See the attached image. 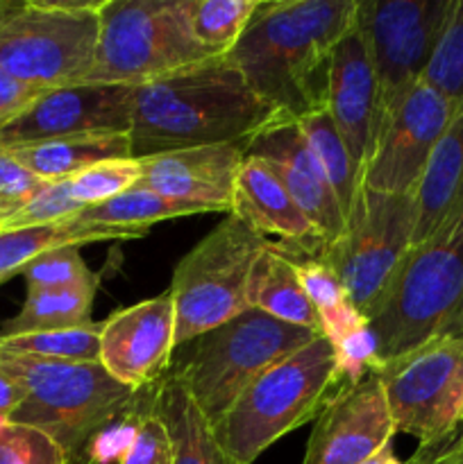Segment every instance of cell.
Listing matches in <instances>:
<instances>
[{
  "mask_svg": "<svg viewBox=\"0 0 463 464\" xmlns=\"http://www.w3.org/2000/svg\"><path fill=\"white\" fill-rule=\"evenodd\" d=\"M357 0H259L227 57L280 118L327 109L331 54L352 30Z\"/></svg>",
  "mask_w": 463,
  "mask_h": 464,
  "instance_id": "obj_1",
  "label": "cell"
},
{
  "mask_svg": "<svg viewBox=\"0 0 463 464\" xmlns=\"http://www.w3.org/2000/svg\"><path fill=\"white\" fill-rule=\"evenodd\" d=\"M277 116L230 57H212L162 80L134 86V159L202 145H243Z\"/></svg>",
  "mask_w": 463,
  "mask_h": 464,
  "instance_id": "obj_2",
  "label": "cell"
},
{
  "mask_svg": "<svg viewBox=\"0 0 463 464\" xmlns=\"http://www.w3.org/2000/svg\"><path fill=\"white\" fill-rule=\"evenodd\" d=\"M377 367L431 340L463 335V211L411 245L368 317Z\"/></svg>",
  "mask_w": 463,
  "mask_h": 464,
  "instance_id": "obj_3",
  "label": "cell"
},
{
  "mask_svg": "<svg viewBox=\"0 0 463 464\" xmlns=\"http://www.w3.org/2000/svg\"><path fill=\"white\" fill-rule=\"evenodd\" d=\"M0 372L25 392L7 421L48 435L68 464H86L100 429L121 415L139 390L123 385L100 362H64L0 349Z\"/></svg>",
  "mask_w": 463,
  "mask_h": 464,
  "instance_id": "obj_4",
  "label": "cell"
},
{
  "mask_svg": "<svg viewBox=\"0 0 463 464\" xmlns=\"http://www.w3.org/2000/svg\"><path fill=\"white\" fill-rule=\"evenodd\" d=\"M316 331L291 326L257 308L175 347L171 374L212 421H221L241 394L281 358L316 340Z\"/></svg>",
  "mask_w": 463,
  "mask_h": 464,
  "instance_id": "obj_5",
  "label": "cell"
},
{
  "mask_svg": "<svg viewBox=\"0 0 463 464\" xmlns=\"http://www.w3.org/2000/svg\"><path fill=\"white\" fill-rule=\"evenodd\" d=\"M339 388L336 353L325 335L263 372L221 421L218 442L239 464H252L268 447L311 421Z\"/></svg>",
  "mask_w": 463,
  "mask_h": 464,
  "instance_id": "obj_6",
  "label": "cell"
},
{
  "mask_svg": "<svg viewBox=\"0 0 463 464\" xmlns=\"http://www.w3.org/2000/svg\"><path fill=\"white\" fill-rule=\"evenodd\" d=\"M193 0H103L95 68L86 84L141 86L213 54L191 25Z\"/></svg>",
  "mask_w": 463,
  "mask_h": 464,
  "instance_id": "obj_7",
  "label": "cell"
},
{
  "mask_svg": "<svg viewBox=\"0 0 463 464\" xmlns=\"http://www.w3.org/2000/svg\"><path fill=\"white\" fill-rule=\"evenodd\" d=\"M98 39L100 3H14L0 23V68L39 91L86 84Z\"/></svg>",
  "mask_w": 463,
  "mask_h": 464,
  "instance_id": "obj_8",
  "label": "cell"
},
{
  "mask_svg": "<svg viewBox=\"0 0 463 464\" xmlns=\"http://www.w3.org/2000/svg\"><path fill=\"white\" fill-rule=\"evenodd\" d=\"M271 245L234 213L213 227L172 272L175 347L225 324L250 308L252 267Z\"/></svg>",
  "mask_w": 463,
  "mask_h": 464,
  "instance_id": "obj_9",
  "label": "cell"
},
{
  "mask_svg": "<svg viewBox=\"0 0 463 464\" xmlns=\"http://www.w3.org/2000/svg\"><path fill=\"white\" fill-rule=\"evenodd\" d=\"M452 7L454 0H357L352 27L377 82L372 134L422 82Z\"/></svg>",
  "mask_w": 463,
  "mask_h": 464,
  "instance_id": "obj_10",
  "label": "cell"
},
{
  "mask_svg": "<svg viewBox=\"0 0 463 464\" xmlns=\"http://www.w3.org/2000/svg\"><path fill=\"white\" fill-rule=\"evenodd\" d=\"M384 385L395 433L438 451L458 438L463 421V335L431 340L375 370Z\"/></svg>",
  "mask_w": 463,
  "mask_h": 464,
  "instance_id": "obj_11",
  "label": "cell"
},
{
  "mask_svg": "<svg viewBox=\"0 0 463 464\" xmlns=\"http://www.w3.org/2000/svg\"><path fill=\"white\" fill-rule=\"evenodd\" d=\"M413 225V195L377 193L361 186L340 236L318 252L366 322L398 263L411 249Z\"/></svg>",
  "mask_w": 463,
  "mask_h": 464,
  "instance_id": "obj_12",
  "label": "cell"
},
{
  "mask_svg": "<svg viewBox=\"0 0 463 464\" xmlns=\"http://www.w3.org/2000/svg\"><path fill=\"white\" fill-rule=\"evenodd\" d=\"M454 111L457 107L434 86L418 82L372 134L361 186L389 195L416 193Z\"/></svg>",
  "mask_w": 463,
  "mask_h": 464,
  "instance_id": "obj_13",
  "label": "cell"
},
{
  "mask_svg": "<svg viewBox=\"0 0 463 464\" xmlns=\"http://www.w3.org/2000/svg\"><path fill=\"white\" fill-rule=\"evenodd\" d=\"M134 86L75 84L44 91L0 127V150L82 134H130Z\"/></svg>",
  "mask_w": 463,
  "mask_h": 464,
  "instance_id": "obj_14",
  "label": "cell"
},
{
  "mask_svg": "<svg viewBox=\"0 0 463 464\" xmlns=\"http://www.w3.org/2000/svg\"><path fill=\"white\" fill-rule=\"evenodd\" d=\"M395 424L379 376L340 383L309 435L302 464H361L393 442Z\"/></svg>",
  "mask_w": 463,
  "mask_h": 464,
  "instance_id": "obj_15",
  "label": "cell"
},
{
  "mask_svg": "<svg viewBox=\"0 0 463 464\" xmlns=\"http://www.w3.org/2000/svg\"><path fill=\"white\" fill-rule=\"evenodd\" d=\"M175 353V304L171 293L121 308L100 322V365L130 388L154 385Z\"/></svg>",
  "mask_w": 463,
  "mask_h": 464,
  "instance_id": "obj_16",
  "label": "cell"
},
{
  "mask_svg": "<svg viewBox=\"0 0 463 464\" xmlns=\"http://www.w3.org/2000/svg\"><path fill=\"white\" fill-rule=\"evenodd\" d=\"M141 188L202 213H232L243 145H202L141 157Z\"/></svg>",
  "mask_w": 463,
  "mask_h": 464,
  "instance_id": "obj_17",
  "label": "cell"
},
{
  "mask_svg": "<svg viewBox=\"0 0 463 464\" xmlns=\"http://www.w3.org/2000/svg\"><path fill=\"white\" fill-rule=\"evenodd\" d=\"M245 157H257L272 168L291 198L309 218L322 243H331L345 227L343 211L325 170L309 148L298 121L275 118L271 125L252 136L243 148Z\"/></svg>",
  "mask_w": 463,
  "mask_h": 464,
  "instance_id": "obj_18",
  "label": "cell"
},
{
  "mask_svg": "<svg viewBox=\"0 0 463 464\" xmlns=\"http://www.w3.org/2000/svg\"><path fill=\"white\" fill-rule=\"evenodd\" d=\"M375 104V72H372L366 48L352 27L336 44L334 54H331L327 111L359 170L366 163L368 150H370Z\"/></svg>",
  "mask_w": 463,
  "mask_h": 464,
  "instance_id": "obj_19",
  "label": "cell"
},
{
  "mask_svg": "<svg viewBox=\"0 0 463 464\" xmlns=\"http://www.w3.org/2000/svg\"><path fill=\"white\" fill-rule=\"evenodd\" d=\"M232 213L261 236H280L300 249H320L322 238L266 161L245 157L236 177Z\"/></svg>",
  "mask_w": 463,
  "mask_h": 464,
  "instance_id": "obj_20",
  "label": "cell"
},
{
  "mask_svg": "<svg viewBox=\"0 0 463 464\" xmlns=\"http://www.w3.org/2000/svg\"><path fill=\"white\" fill-rule=\"evenodd\" d=\"M413 202L416 225L411 245L431 238L463 211V104L436 143Z\"/></svg>",
  "mask_w": 463,
  "mask_h": 464,
  "instance_id": "obj_21",
  "label": "cell"
},
{
  "mask_svg": "<svg viewBox=\"0 0 463 464\" xmlns=\"http://www.w3.org/2000/svg\"><path fill=\"white\" fill-rule=\"evenodd\" d=\"M154 417L166 426L172 464H239L227 456L212 421L171 372L157 383Z\"/></svg>",
  "mask_w": 463,
  "mask_h": 464,
  "instance_id": "obj_22",
  "label": "cell"
},
{
  "mask_svg": "<svg viewBox=\"0 0 463 464\" xmlns=\"http://www.w3.org/2000/svg\"><path fill=\"white\" fill-rule=\"evenodd\" d=\"M250 308L266 313L291 326L322 334L320 317L300 281L295 263L271 243L257 258L248 284Z\"/></svg>",
  "mask_w": 463,
  "mask_h": 464,
  "instance_id": "obj_23",
  "label": "cell"
},
{
  "mask_svg": "<svg viewBox=\"0 0 463 464\" xmlns=\"http://www.w3.org/2000/svg\"><path fill=\"white\" fill-rule=\"evenodd\" d=\"M44 181H59L113 159H132L130 134H82L9 150Z\"/></svg>",
  "mask_w": 463,
  "mask_h": 464,
  "instance_id": "obj_24",
  "label": "cell"
},
{
  "mask_svg": "<svg viewBox=\"0 0 463 464\" xmlns=\"http://www.w3.org/2000/svg\"><path fill=\"white\" fill-rule=\"evenodd\" d=\"M280 249L295 263L300 281H302L304 290H307L309 299H311L313 308L320 317L322 335L330 340L331 347L348 340L350 335H354L368 324L366 317L354 308L352 299L348 297L339 276L320 258V254H318L320 249H302L304 256L289 252L284 245H280Z\"/></svg>",
  "mask_w": 463,
  "mask_h": 464,
  "instance_id": "obj_25",
  "label": "cell"
},
{
  "mask_svg": "<svg viewBox=\"0 0 463 464\" xmlns=\"http://www.w3.org/2000/svg\"><path fill=\"white\" fill-rule=\"evenodd\" d=\"M100 240H134V236L127 231L80 222L75 218L54 222V225L0 229V279L21 275V270L32 258L48 249L66 247V245L82 247L86 243H100Z\"/></svg>",
  "mask_w": 463,
  "mask_h": 464,
  "instance_id": "obj_26",
  "label": "cell"
},
{
  "mask_svg": "<svg viewBox=\"0 0 463 464\" xmlns=\"http://www.w3.org/2000/svg\"><path fill=\"white\" fill-rule=\"evenodd\" d=\"M100 279L89 284L73 285V288L57 290H27L21 311L12 320L3 322L0 335L45 334V331H66L94 324L91 308H94L95 290Z\"/></svg>",
  "mask_w": 463,
  "mask_h": 464,
  "instance_id": "obj_27",
  "label": "cell"
},
{
  "mask_svg": "<svg viewBox=\"0 0 463 464\" xmlns=\"http://www.w3.org/2000/svg\"><path fill=\"white\" fill-rule=\"evenodd\" d=\"M200 213H202L200 208L172 202V199L163 198V195L134 186V188L125 190L118 198L82 208L75 216V220L98 227H109V229L127 231L134 238H143L150 231V227L157 225V222L175 220V218L186 216H200Z\"/></svg>",
  "mask_w": 463,
  "mask_h": 464,
  "instance_id": "obj_28",
  "label": "cell"
},
{
  "mask_svg": "<svg viewBox=\"0 0 463 464\" xmlns=\"http://www.w3.org/2000/svg\"><path fill=\"white\" fill-rule=\"evenodd\" d=\"M298 125L311 152L316 154L318 163L325 170L327 181H330L331 190L339 198L340 211H343L345 218L354 198H357L359 188H361V170L354 166L352 157H350L348 148H345L343 139H340L327 109L307 113V116L300 118Z\"/></svg>",
  "mask_w": 463,
  "mask_h": 464,
  "instance_id": "obj_29",
  "label": "cell"
},
{
  "mask_svg": "<svg viewBox=\"0 0 463 464\" xmlns=\"http://www.w3.org/2000/svg\"><path fill=\"white\" fill-rule=\"evenodd\" d=\"M259 0H193L191 25L213 57H227L243 36Z\"/></svg>",
  "mask_w": 463,
  "mask_h": 464,
  "instance_id": "obj_30",
  "label": "cell"
},
{
  "mask_svg": "<svg viewBox=\"0 0 463 464\" xmlns=\"http://www.w3.org/2000/svg\"><path fill=\"white\" fill-rule=\"evenodd\" d=\"M0 349L21 356L45 358V361L64 362H100V324L66 331H45V334H27L3 338Z\"/></svg>",
  "mask_w": 463,
  "mask_h": 464,
  "instance_id": "obj_31",
  "label": "cell"
},
{
  "mask_svg": "<svg viewBox=\"0 0 463 464\" xmlns=\"http://www.w3.org/2000/svg\"><path fill=\"white\" fill-rule=\"evenodd\" d=\"M422 82L434 86L457 109L463 104V0H454L448 25Z\"/></svg>",
  "mask_w": 463,
  "mask_h": 464,
  "instance_id": "obj_32",
  "label": "cell"
},
{
  "mask_svg": "<svg viewBox=\"0 0 463 464\" xmlns=\"http://www.w3.org/2000/svg\"><path fill=\"white\" fill-rule=\"evenodd\" d=\"M141 179L139 159H113V161L95 163L77 175L66 177L71 195L82 207L107 202L125 190L134 188Z\"/></svg>",
  "mask_w": 463,
  "mask_h": 464,
  "instance_id": "obj_33",
  "label": "cell"
},
{
  "mask_svg": "<svg viewBox=\"0 0 463 464\" xmlns=\"http://www.w3.org/2000/svg\"><path fill=\"white\" fill-rule=\"evenodd\" d=\"M21 276L25 279L27 290L73 288V285L98 279V275H94L84 263L77 245H66V247L39 254L23 267Z\"/></svg>",
  "mask_w": 463,
  "mask_h": 464,
  "instance_id": "obj_34",
  "label": "cell"
},
{
  "mask_svg": "<svg viewBox=\"0 0 463 464\" xmlns=\"http://www.w3.org/2000/svg\"><path fill=\"white\" fill-rule=\"evenodd\" d=\"M82 208L84 207L73 198L66 179L48 181L45 188L30 204H25L21 211L14 213L9 220H5L0 229H23V227H41L73 220Z\"/></svg>",
  "mask_w": 463,
  "mask_h": 464,
  "instance_id": "obj_35",
  "label": "cell"
},
{
  "mask_svg": "<svg viewBox=\"0 0 463 464\" xmlns=\"http://www.w3.org/2000/svg\"><path fill=\"white\" fill-rule=\"evenodd\" d=\"M0 464H68L62 449L41 430L5 421L0 426Z\"/></svg>",
  "mask_w": 463,
  "mask_h": 464,
  "instance_id": "obj_36",
  "label": "cell"
},
{
  "mask_svg": "<svg viewBox=\"0 0 463 464\" xmlns=\"http://www.w3.org/2000/svg\"><path fill=\"white\" fill-rule=\"evenodd\" d=\"M48 181L27 170L9 150H0V225L30 204Z\"/></svg>",
  "mask_w": 463,
  "mask_h": 464,
  "instance_id": "obj_37",
  "label": "cell"
},
{
  "mask_svg": "<svg viewBox=\"0 0 463 464\" xmlns=\"http://www.w3.org/2000/svg\"><path fill=\"white\" fill-rule=\"evenodd\" d=\"M118 464H172L171 440H168L166 426L154 417H145L139 426L134 444Z\"/></svg>",
  "mask_w": 463,
  "mask_h": 464,
  "instance_id": "obj_38",
  "label": "cell"
},
{
  "mask_svg": "<svg viewBox=\"0 0 463 464\" xmlns=\"http://www.w3.org/2000/svg\"><path fill=\"white\" fill-rule=\"evenodd\" d=\"M44 91L32 89V86L23 84V82L14 80L9 72L0 68V127L7 125L12 118H16L27 104L34 102Z\"/></svg>",
  "mask_w": 463,
  "mask_h": 464,
  "instance_id": "obj_39",
  "label": "cell"
},
{
  "mask_svg": "<svg viewBox=\"0 0 463 464\" xmlns=\"http://www.w3.org/2000/svg\"><path fill=\"white\" fill-rule=\"evenodd\" d=\"M23 399H25V392L21 385L0 372V420H9L12 412L21 406Z\"/></svg>",
  "mask_w": 463,
  "mask_h": 464,
  "instance_id": "obj_40",
  "label": "cell"
},
{
  "mask_svg": "<svg viewBox=\"0 0 463 464\" xmlns=\"http://www.w3.org/2000/svg\"><path fill=\"white\" fill-rule=\"evenodd\" d=\"M429 464H463V442L452 440L448 447L438 451H429Z\"/></svg>",
  "mask_w": 463,
  "mask_h": 464,
  "instance_id": "obj_41",
  "label": "cell"
},
{
  "mask_svg": "<svg viewBox=\"0 0 463 464\" xmlns=\"http://www.w3.org/2000/svg\"><path fill=\"white\" fill-rule=\"evenodd\" d=\"M361 464H411V460H409V462L399 460V458L395 456V451H393V442H390V444H386L384 449H379L375 456H370L366 462H361Z\"/></svg>",
  "mask_w": 463,
  "mask_h": 464,
  "instance_id": "obj_42",
  "label": "cell"
},
{
  "mask_svg": "<svg viewBox=\"0 0 463 464\" xmlns=\"http://www.w3.org/2000/svg\"><path fill=\"white\" fill-rule=\"evenodd\" d=\"M411 464H429V451H422V449H418L416 456L411 458Z\"/></svg>",
  "mask_w": 463,
  "mask_h": 464,
  "instance_id": "obj_43",
  "label": "cell"
},
{
  "mask_svg": "<svg viewBox=\"0 0 463 464\" xmlns=\"http://www.w3.org/2000/svg\"><path fill=\"white\" fill-rule=\"evenodd\" d=\"M12 7H14L12 0H0V23H3V18L7 16L9 9H12Z\"/></svg>",
  "mask_w": 463,
  "mask_h": 464,
  "instance_id": "obj_44",
  "label": "cell"
},
{
  "mask_svg": "<svg viewBox=\"0 0 463 464\" xmlns=\"http://www.w3.org/2000/svg\"><path fill=\"white\" fill-rule=\"evenodd\" d=\"M458 440L463 442V421H461V429H458Z\"/></svg>",
  "mask_w": 463,
  "mask_h": 464,
  "instance_id": "obj_45",
  "label": "cell"
},
{
  "mask_svg": "<svg viewBox=\"0 0 463 464\" xmlns=\"http://www.w3.org/2000/svg\"><path fill=\"white\" fill-rule=\"evenodd\" d=\"M3 281H5V279H0V284H3Z\"/></svg>",
  "mask_w": 463,
  "mask_h": 464,
  "instance_id": "obj_46",
  "label": "cell"
}]
</instances>
